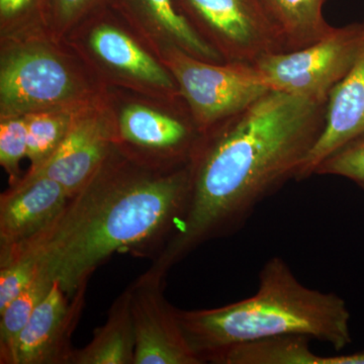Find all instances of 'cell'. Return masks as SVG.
Masks as SVG:
<instances>
[{
  "label": "cell",
  "instance_id": "26",
  "mask_svg": "<svg viewBox=\"0 0 364 364\" xmlns=\"http://www.w3.org/2000/svg\"><path fill=\"white\" fill-rule=\"evenodd\" d=\"M329 364H364V350L346 355L330 356Z\"/></svg>",
  "mask_w": 364,
  "mask_h": 364
},
{
  "label": "cell",
  "instance_id": "20",
  "mask_svg": "<svg viewBox=\"0 0 364 364\" xmlns=\"http://www.w3.org/2000/svg\"><path fill=\"white\" fill-rule=\"evenodd\" d=\"M28 130V171L37 169L56 152L65 138L74 117L70 112L50 109L26 114Z\"/></svg>",
  "mask_w": 364,
  "mask_h": 364
},
{
  "label": "cell",
  "instance_id": "3",
  "mask_svg": "<svg viewBox=\"0 0 364 364\" xmlns=\"http://www.w3.org/2000/svg\"><path fill=\"white\" fill-rule=\"evenodd\" d=\"M176 312L189 346L203 363L230 347L275 337H308L335 350L351 343L344 299L304 286L277 256L263 265L257 293L250 298L221 308Z\"/></svg>",
  "mask_w": 364,
  "mask_h": 364
},
{
  "label": "cell",
  "instance_id": "14",
  "mask_svg": "<svg viewBox=\"0 0 364 364\" xmlns=\"http://www.w3.org/2000/svg\"><path fill=\"white\" fill-rule=\"evenodd\" d=\"M136 333L131 291L126 289L112 304L107 321L85 348L74 351L72 364H135Z\"/></svg>",
  "mask_w": 364,
  "mask_h": 364
},
{
  "label": "cell",
  "instance_id": "19",
  "mask_svg": "<svg viewBox=\"0 0 364 364\" xmlns=\"http://www.w3.org/2000/svg\"><path fill=\"white\" fill-rule=\"evenodd\" d=\"M53 284L49 275L39 268L25 291L0 313V363L18 364L21 334Z\"/></svg>",
  "mask_w": 364,
  "mask_h": 364
},
{
  "label": "cell",
  "instance_id": "11",
  "mask_svg": "<svg viewBox=\"0 0 364 364\" xmlns=\"http://www.w3.org/2000/svg\"><path fill=\"white\" fill-rule=\"evenodd\" d=\"M65 188L48 177L21 178L0 196V251L44 231L68 203Z\"/></svg>",
  "mask_w": 364,
  "mask_h": 364
},
{
  "label": "cell",
  "instance_id": "4",
  "mask_svg": "<svg viewBox=\"0 0 364 364\" xmlns=\"http://www.w3.org/2000/svg\"><path fill=\"white\" fill-rule=\"evenodd\" d=\"M167 58L200 135L270 91L253 65L213 63L196 58L176 46H172Z\"/></svg>",
  "mask_w": 364,
  "mask_h": 364
},
{
  "label": "cell",
  "instance_id": "25",
  "mask_svg": "<svg viewBox=\"0 0 364 364\" xmlns=\"http://www.w3.org/2000/svg\"><path fill=\"white\" fill-rule=\"evenodd\" d=\"M33 0H0V14L4 20L14 18L28 9Z\"/></svg>",
  "mask_w": 364,
  "mask_h": 364
},
{
  "label": "cell",
  "instance_id": "10",
  "mask_svg": "<svg viewBox=\"0 0 364 364\" xmlns=\"http://www.w3.org/2000/svg\"><path fill=\"white\" fill-rule=\"evenodd\" d=\"M114 145V134L105 119L74 117L56 152L21 178L48 177L61 184L72 198L95 176L112 154Z\"/></svg>",
  "mask_w": 364,
  "mask_h": 364
},
{
  "label": "cell",
  "instance_id": "15",
  "mask_svg": "<svg viewBox=\"0 0 364 364\" xmlns=\"http://www.w3.org/2000/svg\"><path fill=\"white\" fill-rule=\"evenodd\" d=\"M90 44L98 58L117 70L159 87H173L168 72L123 31L109 25L97 26L91 33Z\"/></svg>",
  "mask_w": 364,
  "mask_h": 364
},
{
  "label": "cell",
  "instance_id": "17",
  "mask_svg": "<svg viewBox=\"0 0 364 364\" xmlns=\"http://www.w3.org/2000/svg\"><path fill=\"white\" fill-rule=\"evenodd\" d=\"M310 338L284 336L258 340L230 347L210 358L215 364H321L322 356L314 353Z\"/></svg>",
  "mask_w": 364,
  "mask_h": 364
},
{
  "label": "cell",
  "instance_id": "1",
  "mask_svg": "<svg viewBox=\"0 0 364 364\" xmlns=\"http://www.w3.org/2000/svg\"><path fill=\"white\" fill-rule=\"evenodd\" d=\"M328 100L270 90L200 136L188 207L150 269L166 277L196 248L230 236L296 176L325 126Z\"/></svg>",
  "mask_w": 364,
  "mask_h": 364
},
{
  "label": "cell",
  "instance_id": "2",
  "mask_svg": "<svg viewBox=\"0 0 364 364\" xmlns=\"http://www.w3.org/2000/svg\"><path fill=\"white\" fill-rule=\"evenodd\" d=\"M189 191V164L153 168L112 151L49 227L0 257L32 258L72 298L114 254L156 257L186 213Z\"/></svg>",
  "mask_w": 364,
  "mask_h": 364
},
{
  "label": "cell",
  "instance_id": "22",
  "mask_svg": "<svg viewBox=\"0 0 364 364\" xmlns=\"http://www.w3.org/2000/svg\"><path fill=\"white\" fill-rule=\"evenodd\" d=\"M28 156V130L25 117L2 119L0 124V164L11 183L21 181L20 163Z\"/></svg>",
  "mask_w": 364,
  "mask_h": 364
},
{
  "label": "cell",
  "instance_id": "24",
  "mask_svg": "<svg viewBox=\"0 0 364 364\" xmlns=\"http://www.w3.org/2000/svg\"><path fill=\"white\" fill-rule=\"evenodd\" d=\"M97 0H55L57 18L62 26H68L77 21L90 9Z\"/></svg>",
  "mask_w": 364,
  "mask_h": 364
},
{
  "label": "cell",
  "instance_id": "13",
  "mask_svg": "<svg viewBox=\"0 0 364 364\" xmlns=\"http://www.w3.org/2000/svg\"><path fill=\"white\" fill-rule=\"evenodd\" d=\"M119 133L124 143L158 154L161 161L173 167L189 164L202 136L186 122L138 105L122 112Z\"/></svg>",
  "mask_w": 364,
  "mask_h": 364
},
{
  "label": "cell",
  "instance_id": "12",
  "mask_svg": "<svg viewBox=\"0 0 364 364\" xmlns=\"http://www.w3.org/2000/svg\"><path fill=\"white\" fill-rule=\"evenodd\" d=\"M364 131V37L352 65L330 91L325 126L296 176V181L315 176L323 160Z\"/></svg>",
  "mask_w": 364,
  "mask_h": 364
},
{
  "label": "cell",
  "instance_id": "21",
  "mask_svg": "<svg viewBox=\"0 0 364 364\" xmlns=\"http://www.w3.org/2000/svg\"><path fill=\"white\" fill-rule=\"evenodd\" d=\"M315 176L344 177L364 189V131L323 160Z\"/></svg>",
  "mask_w": 364,
  "mask_h": 364
},
{
  "label": "cell",
  "instance_id": "7",
  "mask_svg": "<svg viewBox=\"0 0 364 364\" xmlns=\"http://www.w3.org/2000/svg\"><path fill=\"white\" fill-rule=\"evenodd\" d=\"M182 1L225 62L254 65L267 55L284 52L258 0Z\"/></svg>",
  "mask_w": 364,
  "mask_h": 364
},
{
  "label": "cell",
  "instance_id": "6",
  "mask_svg": "<svg viewBox=\"0 0 364 364\" xmlns=\"http://www.w3.org/2000/svg\"><path fill=\"white\" fill-rule=\"evenodd\" d=\"M82 93V86L54 53L41 47L14 50L0 68L1 119L59 109Z\"/></svg>",
  "mask_w": 364,
  "mask_h": 364
},
{
  "label": "cell",
  "instance_id": "8",
  "mask_svg": "<svg viewBox=\"0 0 364 364\" xmlns=\"http://www.w3.org/2000/svg\"><path fill=\"white\" fill-rule=\"evenodd\" d=\"M165 277L148 269L129 287L136 333L135 364H202L184 336L177 309L163 296Z\"/></svg>",
  "mask_w": 364,
  "mask_h": 364
},
{
  "label": "cell",
  "instance_id": "9",
  "mask_svg": "<svg viewBox=\"0 0 364 364\" xmlns=\"http://www.w3.org/2000/svg\"><path fill=\"white\" fill-rule=\"evenodd\" d=\"M86 287L70 298L54 282L21 334L18 364H72V334L85 306Z\"/></svg>",
  "mask_w": 364,
  "mask_h": 364
},
{
  "label": "cell",
  "instance_id": "23",
  "mask_svg": "<svg viewBox=\"0 0 364 364\" xmlns=\"http://www.w3.org/2000/svg\"><path fill=\"white\" fill-rule=\"evenodd\" d=\"M39 270L26 256L0 257V313L28 287Z\"/></svg>",
  "mask_w": 364,
  "mask_h": 364
},
{
  "label": "cell",
  "instance_id": "5",
  "mask_svg": "<svg viewBox=\"0 0 364 364\" xmlns=\"http://www.w3.org/2000/svg\"><path fill=\"white\" fill-rule=\"evenodd\" d=\"M364 37V21L333 28L323 39L296 51L267 55L254 64L270 90L328 100L350 70Z\"/></svg>",
  "mask_w": 364,
  "mask_h": 364
},
{
  "label": "cell",
  "instance_id": "18",
  "mask_svg": "<svg viewBox=\"0 0 364 364\" xmlns=\"http://www.w3.org/2000/svg\"><path fill=\"white\" fill-rule=\"evenodd\" d=\"M139 7L172 45L184 52L213 63H224L220 53L203 39L195 26L177 11L173 0H136Z\"/></svg>",
  "mask_w": 364,
  "mask_h": 364
},
{
  "label": "cell",
  "instance_id": "16",
  "mask_svg": "<svg viewBox=\"0 0 364 364\" xmlns=\"http://www.w3.org/2000/svg\"><path fill=\"white\" fill-rule=\"evenodd\" d=\"M273 28L279 33L284 52L314 44L334 26L323 14L325 0H258Z\"/></svg>",
  "mask_w": 364,
  "mask_h": 364
}]
</instances>
